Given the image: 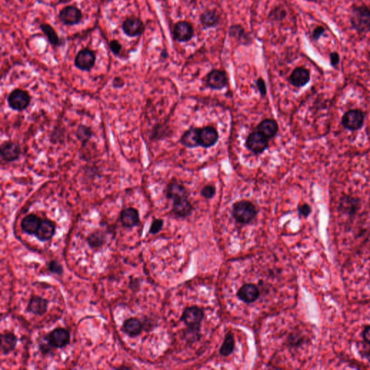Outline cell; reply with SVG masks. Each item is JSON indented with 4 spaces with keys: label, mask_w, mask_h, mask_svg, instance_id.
<instances>
[{
    "label": "cell",
    "mask_w": 370,
    "mask_h": 370,
    "mask_svg": "<svg viewBox=\"0 0 370 370\" xmlns=\"http://www.w3.org/2000/svg\"><path fill=\"white\" fill-rule=\"evenodd\" d=\"M232 215L237 223L248 224L257 216L258 210L256 205L249 200H240L233 204Z\"/></svg>",
    "instance_id": "1"
},
{
    "label": "cell",
    "mask_w": 370,
    "mask_h": 370,
    "mask_svg": "<svg viewBox=\"0 0 370 370\" xmlns=\"http://www.w3.org/2000/svg\"><path fill=\"white\" fill-rule=\"evenodd\" d=\"M351 24L358 34L370 31V9L366 6H353L351 11Z\"/></svg>",
    "instance_id": "2"
},
{
    "label": "cell",
    "mask_w": 370,
    "mask_h": 370,
    "mask_svg": "<svg viewBox=\"0 0 370 370\" xmlns=\"http://www.w3.org/2000/svg\"><path fill=\"white\" fill-rule=\"evenodd\" d=\"M204 317L203 311L198 307H187L183 314L182 320L187 325L189 333L194 335H198Z\"/></svg>",
    "instance_id": "3"
},
{
    "label": "cell",
    "mask_w": 370,
    "mask_h": 370,
    "mask_svg": "<svg viewBox=\"0 0 370 370\" xmlns=\"http://www.w3.org/2000/svg\"><path fill=\"white\" fill-rule=\"evenodd\" d=\"M31 96L26 90L16 88L8 97L10 107L15 111H23L29 107L31 103Z\"/></svg>",
    "instance_id": "4"
},
{
    "label": "cell",
    "mask_w": 370,
    "mask_h": 370,
    "mask_svg": "<svg viewBox=\"0 0 370 370\" xmlns=\"http://www.w3.org/2000/svg\"><path fill=\"white\" fill-rule=\"evenodd\" d=\"M364 121V113L359 109H352L344 113L342 117L341 124L348 131H356L362 128Z\"/></svg>",
    "instance_id": "5"
},
{
    "label": "cell",
    "mask_w": 370,
    "mask_h": 370,
    "mask_svg": "<svg viewBox=\"0 0 370 370\" xmlns=\"http://www.w3.org/2000/svg\"><path fill=\"white\" fill-rule=\"evenodd\" d=\"M269 139L259 132L249 135L246 141V146L256 154H261L269 148Z\"/></svg>",
    "instance_id": "6"
},
{
    "label": "cell",
    "mask_w": 370,
    "mask_h": 370,
    "mask_svg": "<svg viewBox=\"0 0 370 370\" xmlns=\"http://www.w3.org/2000/svg\"><path fill=\"white\" fill-rule=\"evenodd\" d=\"M96 62V54L88 49H82L77 54L75 65L83 71H90Z\"/></svg>",
    "instance_id": "7"
},
{
    "label": "cell",
    "mask_w": 370,
    "mask_h": 370,
    "mask_svg": "<svg viewBox=\"0 0 370 370\" xmlns=\"http://www.w3.org/2000/svg\"><path fill=\"white\" fill-rule=\"evenodd\" d=\"M361 208V201L357 197L343 195L340 198L338 210L343 214L352 217Z\"/></svg>",
    "instance_id": "8"
},
{
    "label": "cell",
    "mask_w": 370,
    "mask_h": 370,
    "mask_svg": "<svg viewBox=\"0 0 370 370\" xmlns=\"http://www.w3.org/2000/svg\"><path fill=\"white\" fill-rule=\"evenodd\" d=\"M1 158L6 162L17 161L21 155L20 145L14 141H6L1 146Z\"/></svg>",
    "instance_id": "9"
},
{
    "label": "cell",
    "mask_w": 370,
    "mask_h": 370,
    "mask_svg": "<svg viewBox=\"0 0 370 370\" xmlns=\"http://www.w3.org/2000/svg\"><path fill=\"white\" fill-rule=\"evenodd\" d=\"M70 334L65 328L54 329L48 336V341L54 348H63L70 343Z\"/></svg>",
    "instance_id": "10"
},
{
    "label": "cell",
    "mask_w": 370,
    "mask_h": 370,
    "mask_svg": "<svg viewBox=\"0 0 370 370\" xmlns=\"http://www.w3.org/2000/svg\"><path fill=\"white\" fill-rule=\"evenodd\" d=\"M205 83L212 89L221 90L226 86L228 80L224 72L213 70L207 75Z\"/></svg>",
    "instance_id": "11"
},
{
    "label": "cell",
    "mask_w": 370,
    "mask_h": 370,
    "mask_svg": "<svg viewBox=\"0 0 370 370\" xmlns=\"http://www.w3.org/2000/svg\"><path fill=\"white\" fill-rule=\"evenodd\" d=\"M82 13L78 8L74 6H67L64 8L60 13V21L67 26L78 24L81 21Z\"/></svg>",
    "instance_id": "12"
},
{
    "label": "cell",
    "mask_w": 370,
    "mask_h": 370,
    "mask_svg": "<svg viewBox=\"0 0 370 370\" xmlns=\"http://www.w3.org/2000/svg\"><path fill=\"white\" fill-rule=\"evenodd\" d=\"M166 196L173 201L179 199L188 198L189 191L180 182L173 180L168 184L166 189Z\"/></svg>",
    "instance_id": "13"
},
{
    "label": "cell",
    "mask_w": 370,
    "mask_h": 370,
    "mask_svg": "<svg viewBox=\"0 0 370 370\" xmlns=\"http://www.w3.org/2000/svg\"><path fill=\"white\" fill-rule=\"evenodd\" d=\"M144 25L141 20L136 17L127 18L123 22L122 30L130 37H136L144 33Z\"/></svg>",
    "instance_id": "14"
},
{
    "label": "cell",
    "mask_w": 370,
    "mask_h": 370,
    "mask_svg": "<svg viewBox=\"0 0 370 370\" xmlns=\"http://www.w3.org/2000/svg\"><path fill=\"white\" fill-rule=\"evenodd\" d=\"M173 34L176 40L179 42H187L194 35L193 27L190 23L181 21L174 26Z\"/></svg>",
    "instance_id": "15"
},
{
    "label": "cell",
    "mask_w": 370,
    "mask_h": 370,
    "mask_svg": "<svg viewBox=\"0 0 370 370\" xmlns=\"http://www.w3.org/2000/svg\"><path fill=\"white\" fill-rule=\"evenodd\" d=\"M260 294L261 292L257 286L252 284H244L240 288L237 292V296L240 300L248 304H251L257 301Z\"/></svg>",
    "instance_id": "16"
},
{
    "label": "cell",
    "mask_w": 370,
    "mask_h": 370,
    "mask_svg": "<svg viewBox=\"0 0 370 370\" xmlns=\"http://www.w3.org/2000/svg\"><path fill=\"white\" fill-rule=\"evenodd\" d=\"M218 140V131L213 127L208 126L200 131V146L208 149L214 146Z\"/></svg>",
    "instance_id": "17"
},
{
    "label": "cell",
    "mask_w": 370,
    "mask_h": 370,
    "mask_svg": "<svg viewBox=\"0 0 370 370\" xmlns=\"http://www.w3.org/2000/svg\"><path fill=\"white\" fill-rule=\"evenodd\" d=\"M121 224L126 228H133L140 223V215L136 208H127L121 210L119 216Z\"/></svg>",
    "instance_id": "18"
},
{
    "label": "cell",
    "mask_w": 370,
    "mask_h": 370,
    "mask_svg": "<svg viewBox=\"0 0 370 370\" xmlns=\"http://www.w3.org/2000/svg\"><path fill=\"white\" fill-rule=\"evenodd\" d=\"M310 80V72L305 67H297L289 77V81L294 86H305Z\"/></svg>",
    "instance_id": "19"
},
{
    "label": "cell",
    "mask_w": 370,
    "mask_h": 370,
    "mask_svg": "<svg viewBox=\"0 0 370 370\" xmlns=\"http://www.w3.org/2000/svg\"><path fill=\"white\" fill-rule=\"evenodd\" d=\"M56 231V225L49 219L42 220L39 229L35 233L36 238L42 241H49L53 237Z\"/></svg>",
    "instance_id": "20"
},
{
    "label": "cell",
    "mask_w": 370,
    "mask_h": 370,
    "mask_svg": "<svg viewBox=\"0 0 370 370\" xmlns=\"http://www.w3.org/2000/svg\"><path fill=\"white\" fill-rule=\"evenodd\" d=\"M48 309V301L38 296L31 297L28 305L27 310L35 315H42Z\"/></svg>",
    "instance_id": "21"
},
{
    "label": "cell",
    "mask_w": 370,
    "mask_h": 370,
    "mask_svg": "<svg viewBox=\"0 0 370 370\" xmlns=\"http://www.w3.org/2000/svg\"><path fill=\"white\" fill-rule=\"evenodd\" d=\"M257 131L270 140L274 138L279 131V125L274 119L263 120L257 127Z\"/></svg>",
    "instance_id": "22"
},
{
    "label": "cell",
    "mask_w": 370,
    "mask_h": 370,
    "mask_svg": "<svg viewBox=\"0 0 370 370\" xmlns=\"http://www.w3.org/2000/svg\"><path fill=\"white\" fill-rule=\"evenodd\" d=\"M200 128H191L185 132L180 139L181 144L189 149L200 146Z\"/></svg>",
    "instance_id": "23"
},
{
    "label": "cell",
    "mask_w": 370,
    "mask_h": 370,
    "mask_svg": "<svg viewBox=\"0 0 370 370\" xmlns=\"http://www.w3.org/2000/svg\"><path fill=\"white\" fill-rule=\"evenodd\" d=\"M42 223V219L38 215L29 214L24 217L21 221L23 231L28 234H35Z\"/></svg>",
    "instance_id": "24"
},
{
    "label": "cell",
    "mask_w": 370,
    "mask_h": 370,
    "mask_svg": "<svg viewBox=\"0 0 370 370\" xmlns=\"http://www.w3.org/2000/svg\"><path fill=\"white\" fill-rule=\"evenodd\" d=\"M192 209L193 208H192V204L187 200V198L179 199V200L173 201L172 213L176 216L185 218L192 213Z\"/></svg>",
    "instance_id": "25"
},
{
    "label": "cell",
    "mask_w": 370,
    "mask_h": 370,
    "mask_svg": "<svg viewBox=\"0 0 370 370\" xmlns=\"http://www.w3.org/2000/svg\"><path fill=\"white\" fill-rule=\"evenodd\" d=\"M125 333L131 337H136L141 334L143 330V324L136 317L128 319L123 324Z\"/></svg>",
    "instance_id": "26"
},
{
    "label": "cell",
    "mask_w": 370,
    "mask_h": 370,
    "mask_svg": "<svg viewBox=\"0 0 370 370\" xmlns=\"http://www.w3.org/2000/svg\"><path fill=\"white\" fill-rule=\"evenodd\" d=\"M18 338L14 333H6L1 335V353L3 354H9L16 348Z\"/></svg>",
    "instance_id": "27"
},
{
    "label": "cell",
    "mask_w": 370,
    "mask_h": 370,
    "mask_svg": "<svg viewBox=\"0 0 370 370\" xmlns=\"http://www.w3.org/2000/svg\"><path fill=\"white\" fill-rule=\"evenodd\" d=\"M86 241L90 248L93 249H98L106 242V236L101 231H94L88 235Z\"/></svg>",
    "instance_id": "28"
},
{
    "label": "cell",
    "mask_w": 370,
    "mask_h": 370,
    "mask_svg": "<svg viewBox=\"0 0 370 370\" xmlns=\"http://www.w3.org/2000/svg\"><path fill=\"white\" fill-rule=\"evenodd\" d=\"M219 16L215 11H208L202 14L200 21L205 27H214L219 23Z\"/></svg>",
    "instance_id": "29"
},
{
    "label": "cell",
    "mask_w": 370,
    "mask_h": 370,
    "mask_svg": "<svg viewBox=\"0 0 370 370\" xmlns=\"http://www.w3.org/2000/svg\"><path fill=\"white\" fill-rule=\"evenodd\" d=\"M93 133L89 127L80 125L77 129L75 136L81 143L82 146H85L87 143L93 137Z\"/></svg>",
    "instance_id": "30"
},
{
    "label": "cell",
    "mask_w": 370,
    "mask_h": 370,
    "mask_svg": "<svg viewBox=\"0 0 370 370\" xmlns=\"http://www.w3.org/2000/svg\"><path fill=\"white\" fill-rule=\"evenodd\" d=\"M229 36L240 42H243V44H248V42H251V38L246 36L244 29L239 25H234V26H232L230 28Z\"/></svg>",
    "instance_id": "31"
},
{
    "label": "cell",
    "mask_w": 370,
    "mask_h": 370,
    "mask_svg": "<svg viewBox=\"0 0 370 370\" xmlns=\"http://www.w3.org/2000/svg\"><path fill=\"white\" fill-rule=\"evenodd\" d=\"M235 340L232 333H228L225 336L223 344L220 348V353L223 356H229L234 349Z\"/></svg>",
    "instance_id": "32"
},
{
    "label": "cell",
    "mask_w": 370,
    "mask_h": 370,
    "mask_svg": "<svg viewBox=\"0 0 370 370\" xmlns=\"http://www.w3.org/2000/svg\"><path fill=\"white\" fill-rule=\"evenodd\" d=\"M41 29L43 32L46 34L48 38L49 42L54 46H58L60 44V39L57 36V33L54 30L53 28L51 27L48 24L41 25Z\"/></svg>",
    "instance_id": "33"
},
{
    "label": "cell",
    "mask_w": 370,
    "mask_h": 370,
    "mask_svg": "<svg viewBox=\"0 0 370 370\" xmlns=\"http://www.w3.org/2000/svg\"><path fill=\"white\" fill-rule=\"evenodd\" d=\"M167 129L162 125H157L154 127L151 133V139L161 140L167 136Z\"/></svg>",
    "instance_id": "34"
},
{
    "label": "cell",
    "mask_w": 370,
    "mask_h": 370,
    "mask_svg": "<svg viewBox=\"0 0 370 370\" xmlns=\"http://www.w3.org/2000/svg\"><path fill=\"white\" fill-rule=\"evenodd\" d=\"M287 13L281 8H276L270 13L269 18L271 21H281L285 18Z\"/></svg>",
    "instance_id": "35"
},
{
    "label": "cell",
    "mask_w": 370,
    "mask_h": 370,
    "mask_svg": "<svg viewBox=\"0 0 370 370\" xmlns=\"http://www.w3.org/2000/svg\"><path fill=\"white\" fill-rule=\"evenodd\" d=\"M215 192H216V190H215L214 186L206 185L202 189L200 194L204 198L209 200V199L213 198L215 196Z\"/></svg>",
    "instance_id": "36"
},
{
    "label": "cell",
    "mask_w": 370,
    "mask_h": 370,
    "mask_svg": "<svg viewBox=\"0 0 370 370\" xmlns=\"http://www.w3.org/2000/svg\"><path fill=\"white\" fill-rule=\"evenodd\" d=\"M163 225H164V221L160 218H156L151 223V227H150L149 232L152 233V234H156V233H159L162 228Z\"/></svg>",
    "instance_id": "37"
},
{
    "label": "cell",
    "mask_w": 370,
    "mask_h": 370,
    "mask_svg": "<svg viewBox=\"0 0 370 370\" xmlns=\"http://www.w3.org/2000/svg\"><path fill=\"white\" fill-rule=\"evenodd\" d=\"M48 268L49 271L54 274L62 275L63 274V268L60 263L56 261H50L48 265Z\"/></svg>",
    "instance_id": "38"
},
{
    "label": "cell",
    "mask_w": 370,
    "mask_h": 370,
    "mask_svg": "<svg viewBox=\"0 0 370 370\" xmlns=\"http://www.w3.org/2000/svg\"><path fill=\"white\" fill-rule=\"evenodd\" d=\"M298 212L300 216L307 218L310 214L311 212H312V208H311V207L308 204H302V205H299Z\"/></svg>",
    "instance_id": "39"
},
{
    "label": "cell",
    "mask_w": 370,
    "mask_h": 370,
    "mask_svg": "<svg viewBox=\"0 0 370 370\" xmlns=\"http://www.w3.org/2000/svg\"><path fill=\"white\" fill-rule=\"evenodd\" d=\"M256 85H257L258 90H259L261 96L264 97L266 96V93H267V86H266L265 80L261 78L258 79L257 81H256Z\"/></svg>",
    "instance_id": "40"
},
{
    "label": "cell",
    "mask_w": 370,
    "mask_h": 370,
    "mask_svg": "<svg viewBox=\"0 0 370 370\" xmlns=\"http://www.w3.org/2000/svg\"><path fill=\"white\" fill-rule=\"evenodd\" d=\"M109 45L111 52H112L115 55H118V54H119V52H121V45L118 41H111V42H110Z\"/></svg>",
    "instance_id": "41"
},
{
    "label": "cell",
    "mask_w": 370,
    "mask_h": 370,
    "mask_svg": "<svg viewBox=\"0 0 370 370\" xmlns=\"http://www.w3.org/2000/svg\"><path fill=\"white\" fill-rule=\"evenodd\" d=\"M361 353L365 358L370 361V343L364 341L361 346Z\"/></svg>",
    "instance_id": "42"
},
{
    "label": "cell",
    "mask_w": 370,
    "mask_h": 370,
    "mask_svg": "<svg viewBox=\"0 0 370 370\" xmlns=\"http://www.w3.org/2000/svg\"><path fill=\"white\" fill-rule=\"evenodd\" d=\"M325 29H324L322 26H319L314 30L312 33V39L314 41H317L322 36V34L325 33Z\"/></svg>",
    "instance_id": "43"
},
{
    "label": "cell",
    "mask_w": 370,
    "mask_h": 370,
    "mask_svg": "<svg viewBox=\"0 0 370 370\" xmlns=\"http://www.w3.org/2000/svg\"><path fill=\"white\" fill-rule=\"evenodd\" d=\"M330 64L333 67H336L340 62V56L337 52H332L330 54Z\"/></svg>",
    "instance_id": "44"
},
{
    "label": "cell",
    "mask_w": 370,
    "mask_h": 370,
    "mask_svg": "<svg viewBox=\"0 0 370 370\" xmlns=\"http://www.w3.org/2000/svg\"><path fill=\"white\" fill-rule=\"evenodd\" d=\"M112 84L115 88H121L124 86L125 82L121 78H115L113 79Z\"/></svg>",
    "instance_id": "45"
},
{
    "label": "cell",
    "mask_w": 370,
    "mask_h": 370,
    "mask_svg": "<svg viewBox=\"0 0 370 370\" xmlns=\"http://www.w3.org/2000/svg\"><path fill=\"white\" fill-rule=\"evenodd\" d=\"M362 336L364 341L370 343V325L366 326L362 332Z\"/></svg>",
    "instance_id": "46"
},
{
    "label": "cell",
    "mask_w": 370,
    "mask_h": 370,
    "mask_svg": "<svg viewBox=\"0 0 370 370\" xmlns=\"http://www.w3.org/2000/svg\"><path fill=\"white\" fill-rule=\"evenodd\" d=\"M40 350L43 353H48L51 351V347H49L48 345L45 343H42L40 345Z\"/></svg>",
    "instance_id": "47"
}]
</instances>
